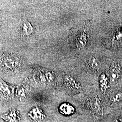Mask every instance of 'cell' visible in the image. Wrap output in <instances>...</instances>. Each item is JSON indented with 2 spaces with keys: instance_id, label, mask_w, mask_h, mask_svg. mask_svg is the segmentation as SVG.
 Instances as JSON below:
<instances>
[{
  "instance_id": "1",
  "label": "cell",
  "mask_w": 122,
  "mask_h": 122,
  "mask_svg": "<svg viewBox=\"0 0 122 122\" xmlns=\"http://www.w3.org/2000/svg\"><path fill=\"white\" fill-rule=\"evenodd\" d=\"M121 72L120 66L117 64L112 66L110 69V79L112 82H115L119 78Z\"/></svg>"
},
{
  "instance_id": "2",
  "label": "cell",
  "mask_w": 122,
  "mask_h": 122,
  "mask_svg": "<svg viewBox=\"0 0 122 122\" xmlns=\"http://www.w3.org/2000/svg\"><path fill=\"white\" fill-rule=\"evenodd\" d=\"M59 110L61 113L64 115H70L73 113L75 110L73 107L67 103L61 105Z\"/></svg>"
},
{
  "instance_id": "3",
  "label": "cell",
  "mask_w": 122,
  "mask_h": 122,
  "mask_svg": "<svg viewBox=\"0 0 122 122\" xmlns=\"http://www.w3.org/2000/svg\"><path fill=\"white\" fill-rule=\"evenodd\" d=\"M0 90L6 97H10L12 95L13 89L11 86H9L4 82L0 84Z\"/></svg>"
},
{
  "instance_id": "4",
  "label": "cell",
  "mask_w": 122,
  "mask_h": 122,
  "mask_svg": "<svg viewBox=\"0 0 122 122\" xmlns=\"http://www.w3.org/2000/svg\"><path fill=\"white\" fill-rule=\"evenodd\" d=\"M2 118L8 122H17L19 117L16 111L13 110L8 114L3 115Z\"/></svg>"
},
{
  "instance_id": "5",
  "label": "cell",
  "mask_w": 122,
  "mask_h": 122,
  "mask_svg": "<svg viewBox=\"0 0 122 122\" xmlns=\"http://www.w3.org/2000/svg\"><path fill=\"white\" fill-rule=\"evenodd\" d=\"M22 32L25 35H29L32 32V28L30 23L24 22L22 25Z\"/></svg>"
},
{
  "instance_id": "6",
  "label": "cell",
  "mask_w": 122,
  "mask_h": 122,
  "mask_svg": "<svg viewBox=\"0 0 122 122\" xmlns=\"http://www.w3.org/2000/svg\"><path fill=\"white\" fill-rule=\"evenodd\" d=\"M89 64L94 69L98 70L100 67V62L95 58H93L90 60Z\"/></svg>"
},
{
  "instance_id": "7",
  "label": "cell",
  "mask_w": 122,
  "mask_h": 122,
  "mask_svg": "<svg viewBox=\"0 0 122 122\" xmlns=\"http://www.w3.org/2000/svg\"><path fill=\"white\" fill-rule=\"evenodd\" d=\"M100 84H101V86L103 89V90H105L108 84V81H107V79L105 76H102L100 80Z\"/></svg>"
},
{
  "instance_id": "8",
  "label": "cell",
  "mask_w": 122,
  "mask_h": 122,
  "mask_svg": "<svg viewBox=\"0 0 122 122\" xmlns=\"http://www.w3.org/2000/svg\"><path fill=\"white\" fill-rule=\"evenodd\" d=\"M113 101L115 102H118L122 100V93L117 94L113 98Z\"/></svg>"
},
{
  "instance_id": "9",
  "label": "cell",
  "mask_w": 122,
  "mask_h": 122,
  "mask_svg": "<svg viewBox=\"0 0 122 122\" xmlns=\"http://www.w3.org/2000/svg\"><path fill=\"white\" fill-rule=\"evenodd\" d=\"M122 122V121H121V122Z\"/></svg>"
}]
</instances>
